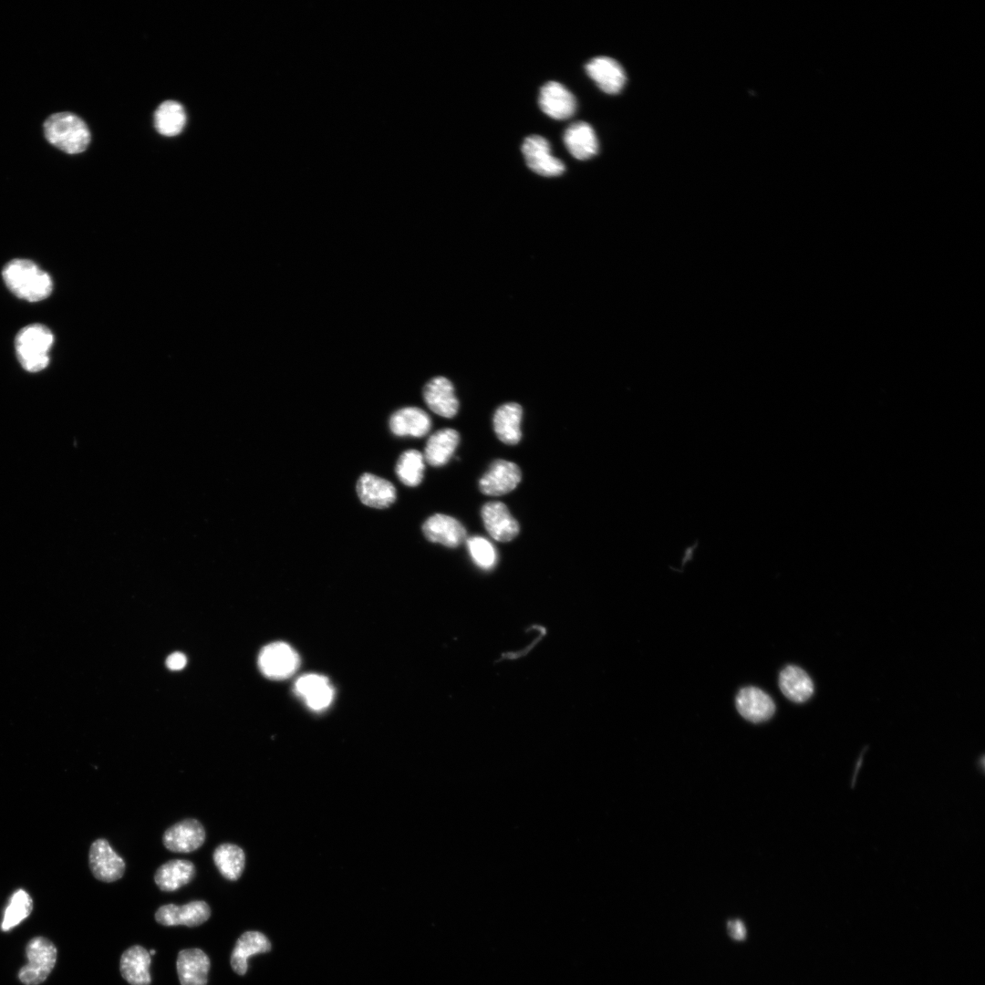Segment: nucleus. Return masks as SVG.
I'll use <instances>...</instances> for the list:
<instances>
[{"mask_svg":"<svg viewBox=\"0 0 985 985\" xmlns=\"http://www.w3.org/2000/svg\"><path fill=\"white\" fill-rule=\"evenodd\" d=\"M186 657L181 652L171 654L166 659V666L171 670H180L186 665Z\"/></svg>","mask_w":985,"mask_h":985,"instance_id":"72a5a7b5","label":"nucleus"},{"mask_svg":"<svg viewBox=\"0 0 985 985\" xmlns=\"http://www.w3.org/2000/svg\"><path fill=\"white\" fill-rule=\"evenodd\" d=\"M522 472L517 464L495 460L479 481L480 491L486 495L500 496L513 491L520 482Z\"/></svg>","mask_w":985,"mask_h":985,"instance_id":"1a4fd4ad","label":"nucleus"},{"mask_svg":"<svg viewBox=\"0 0 985 985\" xmlns=\"http://www.w3.org/2000/svg\"><path fill=\"white\" fill-rule=\"evenodd\" d=\"M430 427L429 415L416 407L400 409L389 419V429L397 436L423 437L430 431Z\"/></svg>","mask_w":985,"mask_h":985,"instance_id":"aec40b11","label":"nucleus"},{"mask_svg":"<svg viewBox=\"0 0 985 985\" xmlns=\"http://www.w3.org/2000/svg\"><path fill=\"white\" fill-rule=\"evenodd\" d=\"M150 955L141 946H132L120 958V972L130 985H150Z\"/></svg>","mask_w":985,"mask_h":985,"instance_id":"393cba45","label":"nucleus"},{"mask_svg":"<svg viewBox=\"0 0 985 985\" xmlns=\"http://www.w3.org/2000/svg\"><path fill=\"white\" fill-rule=\"evenodd\" d=\"M7 288L18 298L37 302L48 297L53 289L50 275L27 259H13L2 271Z\"/></svg>","mask_w":985,"mask_h":985,"instance_id":"f257e3e1","label":"nucleus"},{"mask_svg":"<svg viewBox=\"0 0 985 985\" xmlns=\"http://www.w3.org/2000/svg\"><path fill=\"white\" fill-rule=\"evenodd\" d=\"M205 841V830L200 821L183 819L170 826L162 835L164 846L174 853H191Z\"/></svg>","mask_w":985,"mask_h":985,"instance_id":"6e6552de","label":"nucleus"},{"mask_svg":"<svg viewBox=\"0 0 985 985\" xmlns=\"http://www.w3.org/2000/svg\"><path fill=\"white\" fill-rule=\"evenodd\" d=\"M213 859L220 874L227 880L235 881L242 876L245 866L244 850L233 844L223 843L213 851Z\"/></svg>","mask_w":985,"mask_h":985,"instance_id":"cd10ccee","label":"nucleus"},{"mask_svg":"<svg viewBox=\"0 0 985 985\" xmlns=\"http://www.w3.org/2000/svg\"><path fill=\"white\" fill-rule=\"evenodd\" d=\"M149 953H150V956H151V955H154V954H155V950H153V949H152V950H150V951Z\"/></svg>","mask_w":985,"mask_h":985,"instance_id":"f704fd0d","label":"nucleus"},{"mask_svg":"<svg viewBox=\"0 0 985 985\" xmlns=\"http://www.w3.org/2000/svg\"><path fill=\"white\" fill-rule=\"evenodd\" d=\"M88 865L94 877L106 883L120 879L126 866L123 858L105 838H98L91 844Z\"/></svg>","mask_w":985,"mask_h":985,"instance_id":"423d86ee","label":"nucleus"},{"mask_svg":"<svg viewBox=\"0 0 985 985\" xmlns=\"http://www.w3.org/2000/svg\"><path fill=\"white\" fill-rule=\"evenodd\" d=\"M523 409L515 402L501 405L494 412L493 425L498 439L505 444H517L522 438Z\"/></svg>","mask_w":985,"mask_h":985,"instance_id":"4be33fe9","label":"nucleus"},{"mask_svg":"<svg viewBox=\"0 0 985 985\" xmlns=\"http://www.w3.org/2000/svg\"><path fill=\"white\" fill-rule=\"evenodd\" d=\"M468 550L473 561L485 569L493 567L496 562V552L493 544L482 536L467 539Z\"/></svg>","mask_w":985,"mask_h":985,"instance_id":"2f4dec72","label":"nucleus"},{"mask_svg":"<svg viewBox=\"0 0 985 985\" xmlns=\"http://www.w3.org/2000/svg\"><path fill=\"white\" fill-rule=\"evenodd\" d=\"M538 103L541 109L555 119H566L576 109L574 95L555 81H549L541 88Z\"/></svg>","mask_w":985,"mask_h":985,"instance_id":"f8f14e48","label":"nucleus"},{"mask_svg":"<svg viewBox=\"0 0 985 985\" xmlns=\"http://www.w3.org/2000/svg\"><path fill=\"white\" fill-rule=\"evenodd\" d=\"M736 708L747 721L754 723L768 721L775 711L772 699L756 687H745L736 696Z\"/></svg>","mask_w":985,"mask_h":985,"instance_id":"ddd939ff","label":"nucleus"},{"mask_svg":"<svg viewBox=\"0 0 985 985\" xmlns=\"http://www.w3.org/2000/svg\"><path fill=\"white\" fill-rule=\"evenodd\" d=\"M425 537L432 542L448 547H457L466 540V530L455 518L435 513L429 517L422 525Z\"/></svg>","mask_w":985,"mask_h":985,"instance_id":"4468645a","label":"nucleus"},{"mask_svg":"<svg viewBox=\"0 0 985 985\" xmlns=\"http://www.w3.org/2000/svg\"><path fill=\"white\" fill-rule=\"evenodd\" d=\"M522 152L529 169L539 175L552 177L565 171V164L551 155L550 144L542 136L526 137L522 144Z\"/></svg>","mask_w":985,"mask_h":985,"instance_id":"0eeeda50","label":"nucleus"},{"mask_svg":"<svg viewBox=\"0 0 985 985\" xmlns=\"http://www.w3.org/2000/svg\"><path fill=\"white\" fill-rule=\"evenodd\" d=\"M186 122L183 107L177 101L162 102L154 113V125L157 131L167 137H173L181 132Z\"/></svg>","mask_w":985,"mask_h":985,"instance_id":"c85d7f7f","label":"nucleus"},{"mask_svg":"<svg viewBox=\"0 0 985 985\" xmlns=\"http://www.w3.org/2000/svg\"><path fill=\"white\" fill-rule=\"evenodd\" d=\"M727 928L730 936L736 940H742L746 936L745 927L739 919L729 921Z\"/></svg>","mask_w":985,"mask_h":985,"instance_id":"473e14b6","label":"nucleus"},{"mask_svg":"<svg viewBox=\"0 0 985 985\" xmlns=\"http://www.w3.org/2000/svg\"><path fill=\"white\" fill-rule=\"evenodd\" d=\"M586 71L597 87L607 94H617L627 78L621 65L608 57H596L586 63Z\"/></svg>","mask_w":985,"mask_h":985,"instance_id":"2eb2a0df","label":"nucleus"},{"mask_svg":"<svg viewBox=\"0 0 985 985\" xmlns=\"http://www.w3.org/2000/svg\"><path fill=\"white\" fill-rule=\"evenodd\" d=\"M424 457L416 450L404 451L396 463V473L399 479L407 486L419 485L423 478Z\"/></svg>","mask_w":985,"mask_h":985,"instance_id":"7c9ffc66","label":"nucleus"},{"mask_svg":"<svg viewBox=\"0 0 985 985\" xmlns=\"http://www.w3.org/2000/svg\"><path fill=\"white\" fill-rule=\"evenodd\" d=\"M260 671L268 679H284L292 676L299 667V656L285 642H273L264 647L258 656Z\"/></svg>","mask_w":985,"mask_h":985,"instance_id":"39448f33","label":"nucleus"},{"mask_svg":"<svg viewBox=\"0 0 985 985\" xmlns=\"http://www.w3.org/2000/svg\"><path fill=\"white\" fill-rule=\"evenodd\" d=\"M44 135L54 147L68 154L85 151L91 135L87 124L72 112H57L44 122Z\"/></svg>","mask_w":985,"mask_h":985,"instance_id":"f03ea898","label":"nucleus"},{"mask_svg":"<svg viewBox=\"0 0 985 985\" xmlns=\"http://www.w3.org/2000/svg\"><path fill=\"white\" fill-rule=\"evenodd\" d=\"M210 916L209 905L205 901L195 900L182 906L163 905L156 911L155 919L163 926L195 927L204 923Z\"/></svg>","mask_w":985,"mask_h":985,"instance_id":"9d476101","label":"nucleus"},{"mask_svg":"<svg viewBox=\"0 0 985 985\" xmlns=\"http://www.w3.org/2000/svg\"><path fill=\"white\" fill-rule=\"evenodd\" d=\"M269 939L258 931L244 932L236 941L231 956V966L234 972L244 975L248 968V959L255 954L270 951Z\"/></svg>","mask_w":985,"mask_h":985,"instance_id":"b1692460","label":"nucleus"},{"mask_svg":"<svg viewBox=\"0 0 985 985\" xmlns=\"http://www.w3.org/2000/svg\"><path fill=\"white\" fill-rule=\"evenodd\" d=\"M489 534L496 541L509 542L519 533V524L501 502H488L481 511Z\"/></svg>","mask_w":985,"mask_h":985,"instance_id":"9b49d317","label":"nucleus"},{"mask_svg":"<svg viewBox=\"0 0 985 985\" xmlns=\"http://www.w3.org/2000/svg\"><path fill=\"white\" fill-rule=\"evenodd\" d=\"M210 959L200 949H182L177 957V973L181 985H206Z\"/></svg>","mask_w":985,"mask_h":985,"instance_id":"6ab92c4d","label":"nucleus"},{"mask_svg":"<svg viewBox=\"0 0 985 985\" xmlns=\"http://www.w3.org/2000/svg\"><path fill=\"white\" fill-rule=\"evenodd\" d=\"M563 140L568 151L577 160H587L597 153L596 133L586 122L572 123L565 130Z\"/></svg>","mask_w":985,"mask_h":985,"instance_id":"412c9836","label":"nucleus"},{"mask_svg":"<svg viewBox=\"0 0 985 985\" xmlns=\"http://www.w3.org/2000/svg\"><path fill=\"white\" fill-rule=\"evenodd\" d=\"M423 398L427 406L441 417L452 418L458 412L459 401L454 387L444 377L431 378L423 389Z\"/></svg>","mask_w":985,"mask_h":985,"instance_id":"f3484780","label":"nucleus"},{"mask_svg":"<svg viewBox=\"0 0 985 985\" xmlns=\"http://www.w3.org/2000/svg\"><path fill=\"white\" fill-rule=\"evenodd\" d=\"M33 900L24 889H17L9 898L4 911L1 929L7 932L19 925L32 912Z\"/></svg>","mask_w":985,"mask_h":985,"instance_id":"c756f323","label":"nucleus"},{"mask_svg":"<svg viewBox=\"0 0 985 985\" xmlns=\"http://www.w3.org/2000/svg\"><path fill=\"white\" fill-rule=\"evenodd\" d=\"M54 342L50 329L42 324L23 327L15 340L19 363L28 372H38L49 363V350Z\"/></svg>","mask_w":985,"mask_h":985,"instance_id":"7ed1b4c3","label":"nucleus"},{"mask_svg":"<svg viewBox=\"0 0 985 985\" xmlns=\"http://www.w3.org/2000/svg\"><path fill=\"white\" fill-rule=\"evenodd\" d=\"M357 493L363 504L377 509L387 508L396 500L394 485L371 473H363L359 477Z\"/></svg>","mask_w":985,"mask_h":985,"instance_id":"a211bd4d","label":"nucleus"},{"mask_svg":"<svg viewBox=\"0 0 985 985\" xmlns=\"http://www.w3.org/2000/svg\"><path fill=\"white\" fill-rule=\"evenodd\" d=\"M295 693L314 710L327 708L334 699V689L329 680L318 674H306L297 679Z\"/></svg>","mask_w":985,"mask_h":985,"instance_id":"dca6fc26","label":"nucleus"},{"mask_svg":"<svg viewBox=\"0 0 985 985\" xmlns=\"http://www.w3.org/2000/svg\"><path fill=\"white\" fill-rule=\"evenodd\" d=\"M459 441L460 435L453 429H442L434 432L427 441L424 460L434 467L446 464L453 455Z\"/></svg>","mask_w":985,"mask_h":985,"instance_id":"a878e982","label":"nucleus"},{"mask_svg":"<svg viewBox=\"0 0 985 985\" xmlns=\"http://www.w3.org/2000/svg\"><path fill=\"white\" fill-rule=\"evenodd\" d=\"M27 964L18 972L19 980L25 985H38L51 973L57 961V948L47 938L36 937L26 948Z\"/></svg>","mask_w":985,"mask_h":985,"instance_id":"20e7f679","label":"nucleus"},{"mask_svg":"<svg viewBox=\"0 0 985 985\" xmlns=\"http://www.w3.org/2000/svg\"><path fill=\"white\" fill-rule=\"evenodd\" d=\"M196 875L192 862L184 859H172L158 867L154 881L162 891L171 892L190 883Z\"/></svg>","mask_w":985,"mask_h":985,"instance_id":"5701e85b","label":"nucleus"},{"mask_svg":"<svg viewBox=\"0 0 985 985\" xmlns=\"http://www.w3.org/2000/svg\"><path fill=\"white\" fill-rule=\"evenodd\" d=\"M779 687L788 700L798 703L806 701L814 693V683L809 675L793 665L780 672Z\"/></svg>","mask_w":985,"mask_h":985,"instance_id":"bb28decb","label":"nucleus"}]
</instances>
